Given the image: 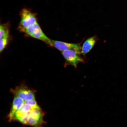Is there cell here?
Listing matches in <instances>:
<instances>
[{"label":"cell","mask_w":127,"mask_h":127,"mask_svg":"<svg viewBox=\"0 0 127 127\" xmlns=\"http://www.w3.org/2000/svg\"><path fill=\"white\" fill-rule=\"evenodd\" d=\"M52 46L51 40L44 33L37 22L20 31Z\"/></svg>","instance_id":"1"},{"label":"cell","mask_w":127,"mask_h":127,"mask_svg":"<svg viewBox=\"0 0 127 127\" xmlns=\"http://www.w3.org/2000/svg\"><path fill=\"white\" fill-rule=\"evenodd\" d=\"M20 14V20L18 28L20 31L37 22L36 14L28 9H23Z\"/></svg>","instance_id":"2"},{"label":"cell","mask_w":127,"mask_h":127,"mask_svg":"<svg viewBox=\"0 0 127 127\" xmlns=\"http://www.w3.org/2000/svg\"><path fill=\"white\" fill-rule=\"evenodd\" d=\"M64 58L66 64L71 65L75 67L79 63L83 62L84 60L79 56V53L72 50H67L62 51Z\"/></svg>","instance_id":"3"},{"label":"cell","mask_w":127,"mask_h":127,"mask_svg":"<svg viewBox=\"0 0 127 127\" xmlns=\"http://www.w3.org/2000/svg\"><path fill=\"white\" fill-rule=\"evenodd\" d=\"M11 92L15 96L18 97L24 100H28L35 99L34 92L26 87L20 86L12 89Z\"/></svg>","instance_id":"4"},{"label":"cell","mask_w":127,"mask_h":127,"mask_svg":"<svg viewBox=\"0 0 127 127\" xmlns=\"http://www.w3.org/2000/svg\"><path fill=\"white\" fill-rule=\"evenodd\" d=\"M52 46H54L59 50L62 51L67 50H72L79 53L82 47L79 44H73L54 40H51Z\"/></svg>","instance_id":"5"},{"label":"cell","mask_w":127,"mask_h":127,"mask_svg":"<svg viewBox=\"0 0 127 127\" xmlns=\"http://www.w3.org/2000/svg\"><path fill=\"white\" fill-rule=\"evenodd\" d=\"M98 39L96 36H94L87 39L84 43L81 52V54L85 55L89 52L93 47Z\"/></svg>","instance_id":"6"},{"label":"cell","mask_w":127,"mask_h":127,"mask_svg":"<svg viewBox=\"0 0 127 127\" xmlns=\"http://www.w3.org/2000/svg\"><path fill=\"white\" fill-rule=\"evenodd\" d=\"M24 100L21 98L15 96L14 98L11 109L8 116L15 113L23 104Z\"/></svg>","instance_id":"7"},{"label":"cell","mask_w":127,"mask_h":127,"mask_svg":"<svg viewBox=\"0 0 127 127\" xmlns=\"http://www.w3.org/2000/svg\"><path fill=\"white\" fill-rule=\"evenodd\" d=\"M9 35V28L7 24H1L0 26V38Z\"/></svg>","instance_id":"8"},{"label":"cell","mask_w":127,"mask_h":127,"mask_svg":"<svg viewBox=\"0 0 127 127\" xmlns=\"http://www.w3.org/2000/svg\"><path fill=\"white\" fill-rule=\"evenodd\" d=\"M9 38V35L4 36L0 38V52H2L7 44Z\"/></svg>","instance_id":"9"},{"label":"cell","mask_w":127,"mask_h":127,"mask_svg":"<svg viewBox=\"0 0 127 127\" xmlns=\"http://www.w3.org/2000/svg\"><path fill=\"white\" fill-rule=\"evenodd\" d=\"M25 103L31 106L34 107H39L37 104L35 99L28 100H24Z\"/></svg>","instance_id":"10"}]
</instances>
